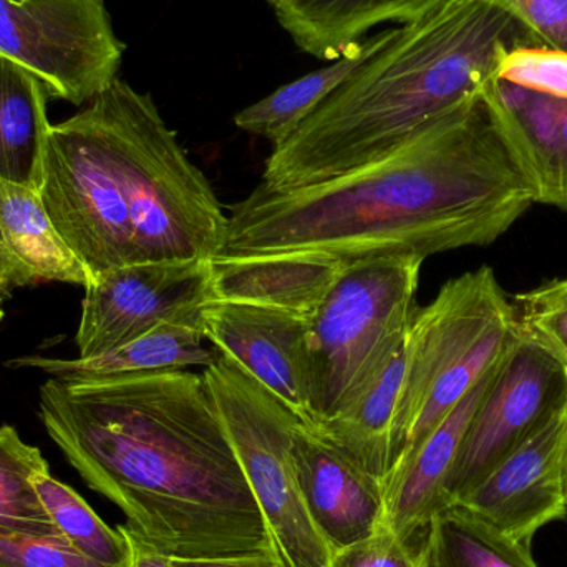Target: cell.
<instances>
[{"label":"cell","instance_id":"obj_1","mask_svg":"<svg viewBox=\"0 0 567 567\" xmlns=\"http://www.w3.org/2000/svg\"><path fill=\"white\" fill-rule=\"evenodd\" d=\"M40 419L83 482L169 559L275 553L205 377L49 379Z\"/></svg>","mask_w":567,"mask_h":567},{"label":"cell","instance_id":"obj_2","mask_svg":"<svg viewBox=\"0 0 567 567\" xmlns=\"http://www.w3.org/2000/svg\"><path fill=\"white\" fill-rule=\"evenodd\" d=\"M533 206L478 96L362 168L300 188L256 186L231 206L218 256L426 259L493 245Z\"/></svg>","mask_w":567,"mask_h":567},{"label":"cell","instance_id":"obj_3","mask_svg":"<svg viewBox=\"0 0 567 567\" xmlns=\"http://www.w3.org/2000/svg\"><path fill=\"white\" fill-rule=\"evenodd\" d=\"M39 193L93 279L143 262L212 261L225 245L228 215L205 173L152 95L122 79L50 123Z\"/></svg>","mask_w":567,"mask_h":567},{"label":"cell","instance_id":"obj_4","mask_svg":"<svg viewBox=\"0 0 567 567\" xmlns=\"http://www.w3.org/2000/svg\"><path fill=\"white\" fill-rule=\"evenodd\" d=\"M539 45L496 3L442 0L275 146L261 183L300 188L370 165L482 96L506 53Z\"/></svg>","mask_w":567,"mask_h":567},{"label":"cell","instance_id":"obj_5","mask_svg":"<svg viewBox=\"0 0 567 567\" xmlns=\"http://www.w3.org/2000/svg\"><path fill=\"white\" fill-rule=\"evenodd\" d=\"M513 332L512 299L488 266L443 284L429 306L416 307L393 425L395 465L495 365Z\"/></svg>","mask_w":567,"mask_h":567},{"label":"cell","instance_id":"obj_6","mask_svg":"<svg viewBox=\"0 0 567 567\" xmlns=\"http://www.w3.org/2000/svg\"><path fill=\"white\" fill-rule=\"evenodd\" d=\"M423 261L412 255L349 261L310 317L313 426L349 410L405 342Z\"/></svg>","mask_w":567,"mask_h":567},{"label":"cell","instance_id":"obj_7","mask_svg":"<svg viewBox=\"0 0 567 567\" xmlns=\"http://www.w3.org/2000/svg\"><path fill=\"white\" fill-rule=\"evenodd\" d=\"M203 377L279 561L284 567H326L332 549L307 513L293 466V433L302 420L219 353Z\"/></svg>","mask_w":567,"mask_h":567},{"label":"cell","instance_id":"obj_8","mask_svg":"<svg viewBox=\"0 0 567 567\" xmlns=\"http://www.w3.org/2000/svg\"><path fill=\"white\" fill-rule=\"evenodd\" d=\"M125 45L105 0H0V56L83 106L118 79Z\"/></svg>","mask_w":567,"mask_h":567},{"label":"cell","instance_id":"obj_9","mask_svg":"<svg viewBox=\"0 0 567 567\" xmlns=\"http://www.w3.org/2000/svg\"><path fill=\"white\" fill-rule=\"evenodd\" d=\"M567 399V369L513 332L473 413L445 485L446 508L475 488L529 439Z\"/></svg>","mask_w":567,"mask_h":567},{"label":"cell","instance_id":"obj_10","mask_svg":"<svg viewBox=\"0 0 567 567\" xmlns=\"http://www.w3.org/2000/svg\"><path fill=\"white\" fill-rule=\"evenodd\" d=\"M212 262L158 261L96 276L85 287L75 342L79 357L112 352L166 323L203 330Z\"/></svg>","mask_w":567,"mask_h":567},{"label":"cell","instance_id":"obj_11","mask_svg":"<svg viewBox=\"0 0 567 567\" xmlns=\"http://www.w3.org/2000/svg\"><path fill=\"white\" fill-rule=\"evenodd\" d=\"M309 320L271 307L208 300L202 326L203 336L219 355L278 396L306 425L313 426Z\"/></svg>","mask_w":567,"mask_h":567},{"label":"cell","instance_id":"obj_12","mask_svg":"<svg viewBox=\"0 0 567 567\" xmlns=\"http://www.w3.org/2000/svg\"><path fill=\"white\" fill-rule=\"evenodd\" d=\"M563 413L565 405L455 506L528 545L543 526L565 518L567 499L559 463Z\"/></svg>","mask_w":567,"mask_h":567},{"label":"cell","instance_id":"obj_13","mask_svg":"<svg viewBox=\"0 0 567 567\" xmlns=\"http://www.w3.org/2000/svg\"><path fill=\"white\" fill-rule=\"evenodd\" d=\"M292 458L303 505L332 553L383 526L385 485L313 426L297 425Z\"/></svg>","mask_w":567,"mask_h":567},{"label":"cell","instance_id":"obj_14","mask_svg":"<svg viewBox=\"0 0 567 567\" xmlns=\"http://www.w3.org/2000/svg\"><path fill=\"white\" fill-rule=\"evenodd\" d=\"M482 96L535 205L567 213V100L496 76Z\"/></svg>","mask_w":567,"mask_h":567},{"label":"cell","instance_id":"obj_15","mask_svg":"<svg viewBox=\"0 0 567 567\" xmlns=\"http://www.w3.org/2000/svg\"><path fill=\"white\" fill-rule=\"evenodd\" d=\"M496 363L386 480L383 525L396 535L403 538L423 535L435 515L446 508V480L458 458L466 430Z\"/></svg>","mask_w":567,"mask_h":567},{"label":"cell","instance_id":"obj_16","mask_svg":"<svg viewBox=\"0 0 567 567\" xmlns=\"http://www.w3.org/2000/svg\"><path fill=\"white\" fill-rule=\"evenodd\" d=\"M212 297L310 317L346 268V261L316 255L216 256Z\"/></svg>","mask_w":567,"mask_h":567},{"label":"cell","instance_id":"obj_17","mask_svg":"<svg viewBox=\"0 0 567 567\" xmlns=\"http://www.w3.org/2000/svg\"><path fill=\"white\" fill-rule=\"evenodd\" d=\"M203 330L186 323H166L152 332L96 357L56 359L27 355L10 360L12 369H35L63 383H89L146 373L173 372L215 362L218 352L205 349Z\"/></svg>","mask_w":567,"mask_h":567},{"label":"cell","instance_id":"obj_18","mask_svg":"<svg viewBox=\"0 0 567 567\" xmlns=\"http://www.w3.org/2000/svg\"><path fill=\"white\" fill-rule=\"evenodd\" d=\"M442 0H286L276 7L282 29L299 49L336 60L359 45L373 27L413 22Z\"/></svg>","mask_w":567,"mask_h":567},{"label":"cell","instance_id":"obj_19","mask_svg":"<svg viewBox=\"0 0 567 567\" xmlns=\"http://www.w3.org/2000/svg\"><path fill=\"white\" fill-rule=\"evenodd\" d=\"M0 236L30 282H92L89 268L53 225L37 189L0 178Z\"/></svg>","mask_w":567,"mask_h":567},{"label":"cell","instance_id":"obj_20","mask_svg":"<svg viewBox=\"0 0 567 567\" xmlns=\"http://www.w3.org/2000/svg\"><path fill=\"white\" fill-rule=\"evenodd\" d=\"M396 29H385L375 35L367 37L339 59L330 60V65L306 73L279 86L259 102L246 106L236 113V126L243 132L269 140L275 146L279 145L357 70L362 69L379 50H382L395 37Z\"/></svg>","mask_w":567,"mask_h":567},{"label":"cell","instance_id":"obj_21","mask_svg":"<svg viewBox=\"0 0 567 567\" xmlns=\"http://www.w3.org/2000/svg\"><path fill=\"white\" fill-rule=\"evenodd\" d=\"M45 85L0 56V178L39 192L50 122Z\"/></svg>","mask_w":567,"mask_h":567},{"label":"cell","instance_id":"obj_22","mask_svg":"<svg viewBox=\"0 0 567 567\" xmlns=\"http://www.w3.org/2000/svg\"><path fill=\"white\" fill-rule=\"evenodd\" d=\"M405 342L396 350L380 379L349 410L337 419L313 426L383 485L395 466L393 425L405 372Z\"/></svg>","mask_w":567,"mask_h":567},{"label":"cell","instance_id":"obj_23","mask_svg":"<svg viewBox=\"0 0 567 567\" xmlns=\"http://www.w3.org/2000/svg\"><path fill=\"white\" fill-rule=\"evenodd\" d=\"M429 567H539L532 545L503 535L462 506L442 509L426 526Z\"/></svg>","mask_w":567,"mask_h":567},{"label":"cell","instance_id":"obj_24","mask_svg":"<svg viewBox=\"0 0 567 567\" xmlns=\"http://www.w3.org/2000/svg\"><path fill=\"white\" fill-rule=\"evenodd\" d=\"M45 468L37 446L23 442L13 426H0V533L62 536L35 488V476Z\"/></svg>","mask_w":567,"mask_h":567},{"label":"cell","instance_id":"obj_25","mask_svg":"<svg viewBox=\"0 0 567 567\" xmlns=\"http://www.w3.org/2000/svg\"><path fill=\"white\" fill-rule=\"evenodd\" d=\"M35 488L53 525L76 551L103 566L125 565L130 549L123 533L110 528L72 486L45 468L35 476Z\"/></svg>","mask_w":567,"mask_h":567},{"label":"cell","instance_id":"obj_26","mask_svg":"<svg viewBox=\"0 0 567 567\" xmlns=\"http://www.w3.org/2000/svg\"><path fill=\"white\" fill-rule=\"evenodd\" d=\"M516 332L532 340L567 369V278L509 297Z\"/></svg>","mask_w":567,"mask_h":567},{"label":"cell","instance_id":"obj_27","mask_svg":"<svg viewBox=\"0 0 567 567\" xmlns=\"http://www.w3.org/2000/svg\"><path fill=\"white\" fill-rule=\"evenodd\" d=\"M496 79L567 100V52L545 45L512 50L499 62Z\"/></svg>","mask_w":567,"mask_h":567},{"label":"cell","instance_id":"obj_28","mask_svg":"<svg viewBox=\"0 0 567 567\" xmlns=\"http://www.w3.org/2000/svg\"><path fill=\"white\" fill-rule=\"evenodd\" d=\"M326 567H429L423 535L403 538L389 526L347 548L337 549Z\"/></svg>","mask_w":567,"mask_h":567},{"label":"cell","instance_id":"obj_29","mask_svg":"<svg viewBox=\"0 0 567 567\" xmlns=\"http://www.w3.org/2000/svg\"><path fill=\"white\" fill-rule=\"evenodd\" d=\"M0 567H109L76 551L63 536L0 533Z\"/></svg>","mask_w":567,"mask_h":567},{"label":"cell","instance_id":"obj_30","mask_svg":"<svg viewBox=\"0 0 567 567\" xmlns=\"http://www.w3.org/2000/svg\"><path fill=\"white\" fill-rule=\"evenodd\" d=\"M508 10L539 42L567 52V0H486Z\"/></svg>","mask_w":567,"mask_h":567},{"label":"cell","instance_id":"obj_31","mask_svg":"<svg viewBox=\"0 0 567 567\" xmlns=\"http://www.w3.org/2000/svg\"><path fill=\"white\" fill-rule=\"evenodd\" d=\"M173 567H284L276 553L228 556V558L169 559Z\"/></svg>","mask_w":567,"mask_h":567},{"label":"cell","instance_id":"obj_32","mask_svg":"<svg viewBox=\"0 0 567 567\" xmlns=\"http://www.w3.org/2000/svg\"><path fill=\"white\" fill-rule=\"evenodd\" d=\"M118 529L128 542L130 549L128 559L122 567H173L169 558L150 548L142 539L130 533L125 525H120Z\"/></svg>","mask_w":567,"mask_h":567},{"label":"cell","instance_id":"obj_33","mask_svg":"<svg viewBox=\"0 0 567 567\" xmlns=\"http://www.w3.org/2000/svg\"><path fill=\"white\" fill-rule=\"evenodd\" d=\"M29 284L32 282L17 265L16 259L9 255L0 236V296H6L13 287L29 286Z\"/></svg>","mask_w":567,"mask_h":567},{"label":"cell","instance_id":"obj_34","mask_svg":"<svg viewBox=\"0 0 567 567\" xmlns=\"http://www.w3.org/2000/svg\"><path fill=\"white\" fill-rule=\"evenodd\" d=\"M559 463H561L563 485H565V495L567 499V399L565 403V413H563L561 446H559Z\"/></svg>","mask_w":567,"mask_h":567},{"label":"cell","instance_id":"obj_35","mask_svg":"<svg viewBox=\"0 0 567 567\" xmlns=\"http://www.w3.org/2000/svg\"><path fill=\"white\" fill-rule=\"evenodd\" d=\"M269 3H271L272 7H279L281 3L286 2V0H268Z\"/></svg>","mask_w":567,"mask_h":567},{"label":"cell","instance_id":"obj_36","mask_svg":"<svg viewBox=\"0 0 567 567\" xmlns=\"http://www.w3.org/2000/svg\"><path fill=\"white\" fill-rule=\"evenodd\" d=\"M3 319L2 296H0V320Z\"/></svg>","mask_w":567,"mask_h":567}]
</instances>
